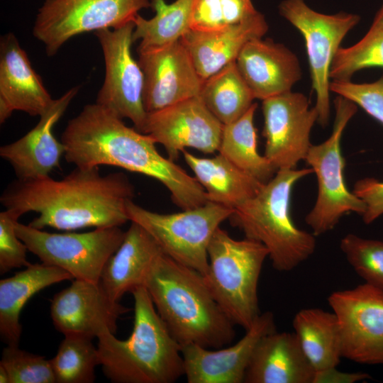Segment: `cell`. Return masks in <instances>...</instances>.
Returning <instances> with one entry per match:
<instances>
[{"mask_svg":"<svg viewBox=\"0 0 383 383\" xmlns=\"http://www.w3.org/2000/svg\"><path fill=\"white\" fill-rule=\"evenodd\" d=\"M66 160L77 167L111 165L152 177L170 192L182 210L208 201L204 188L174 161L162 156L152 137L127 126L115 113L95 103L69 121L62 136Z\"/></svg>","mask_w":383,"mask_h":383,"instance_id":"obj_1","label":"cell"},{"mask_svg":"<svg viewBox=\"0 0 383 383\" xmlns=\"http://www.w3.org/2000/svg\"><path fill=\"white\" fill-rule=\"evenodd\" d=\"M134 187L122 172L102 175L99 167H76L60 180L50 176L18 179L3 192L1 204L19 218L35 211L29 226L72 231L121 226L129 221L127 204Z\"/></svg>","mask_w":383,"mask_h":383,"instance_id":"obj_2","label":"cell"},{"mask_svg":"<svg viewBox=\"0 0 383 383\" xmlns=\"http://www.w3.org/2000/svg\"><path fill=\"white\" fill-rule=\"evenodd\" d=\"M143 287L180 345L220 348L234 339V323L199 272L162 252L150 268Z\"/></svg>","mask_w":383,"mask_h":383,"instance_id":"obj_3","label":"cell"},{"mask_svg":"<svg viewBox=\"0 0 383 383\" xmlns=\"http://www.w3.org/2000/svg\"><path fill=\"white\" fill-rule=\"evenodd\" d=\"M132 333L119 340L111 333L99 336V365L114 383H172L184 375L181 345L159 316L144 287L132 292Z\"/></svg>","mask_w":383,"mask_h":383,"instance_id":"obj_4","label":"cell"},{"mask_svg":"<svg viewBox=\"0 0 383 383\" xmlns=\"http://www.w3.org/2000/svg\"><path fill=\"white\" fill-rule=\"evenodd\" d=\"M312 173L311 168L277 170L253 197L236 207L228 218L246 238L267 248L272 267L279 272L295 269L316 249L315 235L297 228L290 213L294 186Z\"/></svg>","mask_w":383,"mask_h":383,"instance_id":"obj_5","label":"cell"},{"mask_svg":"<svg viewBox=\"0 0 383 383\" xmlns=\"http://www.w3.org/2000/svg\"><path fill=\"white\" fill-rule=\"evenodd\" d=\"M205 282L221 308L234 323L248 330L260 316L257 286L269 257L262 243L233 238L218 228L209 248Z\"/></svg>","mask_w":383,"mask_h":383,"instance_id":"obj_6","label":"cell"},{"mask_svg":"<svg viewBox=\"0 0 383 383\" xmlns=\"http://www.w3.org/2000/svg\"><path fill=\"white\" fill-rule=\"evenodd\" d=\"M335 119L331 135L323 143L311 145L305 161L316 174L318 184L316 200L305 217L306 223L315 235L335 228L346 213L362 215L364 201L350 192L345 182V160L341 151L343 133L357 112V106L341 96L334 100Z\"/></svg>","mask_w":383,"mask_h":383,"instance_id":"obj_7","label":"cell"},{"mask_svg":"<svg viewBox=\"0 0 383 383\" xmlns=\"http://www.w3.org/2000/svg\"><path fill=\"white\" fill-rule=\"evenodd\" d=\"M233 211L210 201L201 206L173 213L153 212L133 200L127 204L130 221L146 230L165 254L203 276L209 269L210 241L220 225Z\"/></svg>","mask_w":383,"mask_h":383,"instance_id":"obj_8","label":"cell"},{"mask_svg":"<svg viewBox=\"0 0 383 383\" xmlns=\"http://www.w3.org/2000/svg\"><path fill=\"white\" fill-rule=\"evenodd\" d=\"M279 12L304 39L311 87L316 94L317 123L326 127L331 116V64L343 38L360 18L347 12L322 13L309 7L304 0H283L279 5Z\"/></svg>","mask_w":383,"mask_h":383,"instance_id":"obj_9","label":"cell"},{"mask_svg":"<svg viewBox=\"0 0 383 383\" xmlns=\"http://www.w3.org/2000/svg\"><path fill=\"white\" fill-rule=\"evenodd\" d=\"M15 230L28 251L42 262L63 269L74 279L99 282L109 257L126 232L120 226L96 228L86 233H48L18 221Z\"/></svg>","mask_w":383,"mask_h":383,"instance_id":"obj_10","label":"cell"},{"mask_svg":"<svg viewBox=\"0 0 383 383\" xmlns=\"http://www.w3.org/2000/svg\"><path fill=\"white\" fill-rule=\"evenodd\" d=\"M150 0H45L39 8L33 34L48 56L81 33L119 28L133 22Z\"/></svg>","mask_w":383,"mask_h":383,"instance_id":"obj_11","label":"cell"},{"mask_svg":"<svg viewBox=\"0 0 383 383\" xmlns=\"http://www.w3.org/2000/svg\"><path fill=\"white\" fill-rule=\"evenodd\" d=\"M134 23L94 32L101 45L105 76L96 103L121 118H128L142 132L147 112L143 104L144 76L131 53Z\"/></svg>","mask_w":383,"mask_h":383,"instance_id":"obj_12","label":"cell"},{"mask_svg":"<svg viewBox=\"0 0 383 383\" xmlns=\"http://www.w3.org/2000/svg\"><path fill=\"white\" fill-rule=\"evenodd\" d=\"M338 318L343 357L363 365H383V292L362 284L328 298Z\"/></svg>","mask_w":383,"mask_h":383,"instance_id":"obj_13","label":"cell"},{"mask_svg":"<svg viewBox=\"0 0 383 383\" xmlns=\"http://www.w3.org/2000/svg\"><path fill=\"white\" fill-rule=\"evenodd\" d=\"M264 155L277 170L295 169L311 146L318 113L306 96L289 91L262 101Z\"/></svg>","mask_w":383,"mask_h":383,"instance_id":"obj_14","label":"cell"},{"mask_svg":"<svg viewBox=\"0 0 383 383\" xmlns=\"http://www.w3.org/2000/svg\"><path fill=\"white\" fill-rule=\"evenodd\" d=\"M223 124L199 96L147 113L143 133L165 148L168 158L178 159L187 148L211 154L218 150Z\"/></svg>","mask_w":383,"mask_h":383,"instance_id":"obj_15","label":"cell"},{"mask_svg":"<svg viewBox=\"0 0 383 383\" xmlns=\"http://www.w3.org/2000/svg\"><path fill=\"white\" fill-rule=\"evenodd\" d=\"M138 52L147 113L199 96L204 79L181 40Z\"/></svg>","mask_w":383,"mask_h":383,"instance_id":"obj_16","label":"cell"},{"mask_svg":"<svg viewBox=\"0 0 383 383\" xmlns=\"http://www.w3.org/2000/svg\"><path fill=\"white\" fill-rule=\"evenodd\" d=\"M130 310L112 300L99 282L77 279L55 294L50 305L51 318L58 331L91 339L115 334L118 320Z\"/></svg>","mask_w":383,"mask_h":383,"instance_id":"obj_17","label":"cell"},{"mask_svg":"<svg viewBox=\"0 0 383 383\" xmlns=\"http://www.w3.org/2000/svg\"><path fill=\"white\" fill-rule=\"evenodd\" d=\"M273 313H260L235 345L211 350L196 344L181 345L184 375L189 383H242L260 339L275 331Z\"/></svg>","mask_w":383,"mask_h":383,"instance_id":"obj_18","label":"cell"},{"mask_svg":"<svg viewBox=\"0 0 383 383\" xmlns=\"http://www.w3.org/2000/svg\"><path fill=\"white\" fill-rule=\"evenodd\" d=\"M80 87L67 90L54 99L40 115L39 122L20 139L0 148V156L11 165L18 179L50 176L60 167L65 148L52 133V128L78 94Z\"/></svg>","mask_w":383,"mask_h":383,"instance_id":"obj_19","label":"cell"},{"mask_svg":"<svg viewBox=\"0 0 383 383\" xmlns=\"http://www.w3.org/2000/svg\"><path fill=\"white\" fill-rule=\"evenodd\" d=\"M235 62L255 99L262 101L292 91L302 76L296 55L270 38L248 41Z\"/></svg>","mask_w":383,"mask_h":383,"instance_id":"obj_20","label":"cell"},{"mask_svg":"<svg viewBox=\"0 0 383 383\" xmlns=\"http://www.w3.org/2000/svg\"><path fill=\"white\" fill-rule=\"evenodd\" d=\"M267 30L265 16L258 12L242 22L220 29L189 30L180 40L189 51L199 74L204 80L235 61L248 41L262 38Z\"/></svg>","mask_w":383,"mask_h":383,"instance_id":"obj_21","label":"cell"},{"mask_svg":"<svg viewBox=\"0 0 383 383\" xmlns=\"http://www.w3.org/2000/svg\"><path fill=\"white\" fill-rule=\"evenodd\" d=\"M13 33L0 40V101L13 111L40 116L53 101Z\"/></svg>","mask_w":383,"mask_h":383,"instance_id":"obj_22","label":"cell"},{"mask_svg":"<svg viewBox=\"0 0 383 383\" xmlns=\"http://www.w3.org/2000/svg\"><path fill=\"white\" fill-rule=\"evenodd\" d=\"M315 370L294 333L262 337L248 366L245 383H313Z\"/></svg>","mask_w":383,"mask_h":383,"instance_id":"obj_23","label":"cell"},{"mask_svg":"<svg viewBox=\"0 0 383 383\" xmlns=\"http://www.w3.org/2000/svg\"><path fill=\"white\" fill-rule=\"evenodd\" d=\"M163 252L151 235L132 222L118 250L105 264L99 282L115 301L127 292L143 287L155 259Z\"/></svg>","mask_w":383,"mask_h":383,"instance_id":"obj_24","label":"cell"},{"mask_svg":"<svg viewBox=\"0 0 383 383\" xmlns=\"http://www.w3.org/2000/svg\"><path fill=\"white\" fill-rule=\"evenodd\" d=\"M74 277L62 268L30 264L24 270L0 281V335L7 345L18 346L22 326L20 314L35 294L52 284Z\"/></svg>","mask_w":383,"mask_h":383,"instance_id":"obj_25","label":"cell"},{"mask_svg":"<svg viewBox=\"0 0 383 383\" xmlns=\"http://www.w3.org/2000/svg\"><path fill=\"white\" fill-rule=\"evenodd\" d=\"M182 154L208 201L235 209L253 197L264 184L221 154L211 158L199 157L187 150Z\"/></svg>","mask_w":383,"mask_h":383,"instance_id":"obj_26","label":"cell"},{"mask_svg":"<svg viewBox=\"0 0 383 383\" xmlns=\"http://www.w3.org/2000/svg\"><path fill=\"white\" fill-rule=\"evenodd\" d=\"M294 333L315 372L337 367L343 357L339 321L334 311L318 308L298 311Z\"/></svg>","mask_w":383,"mask_h":383,"instance_id":"obj_27","label":"cell"},{"mask_svg":"<svg viewBox=\"0 0 383 383\" xmlns=\"http://www.w3.org/2000/svg\"><path fill=\"white\" fill-rule=\"evenodd\" d=\"M257 106V103H254L238 119L223 125L218 151L235 166L265 184L277 170L257 151L254 125Z\"/></svg>","mask_w":383,"mask_h":383,"instance_id":"obj_28","label":"cell"},{"mask_svg":"<svg viewBox=\"0 0 383 383\" xmlns=\"http://www.w3.org/2000/svg\"><path fill=\"white\" fill-rule=\"evenodd\" d=\"M199 96L223 125L241 117L255 99L235 61L204 79Z\"/></svg>","mask_w":383,"mask_h":383,"instance_id":"obj_29","label":"cell"},{"mask_svg":"<svg viewBox=\"0 0 383 383\" xmlns=\"http://www.w3.org/2000/svg\"><path fill=\"white\" fill-rule=\"evenodd\" d=\"M194 0H150L155 15L146 19L139 13L135 18L133 40H140L138 50L164 46L181 39L190 30Z\"/></svg>","mask_w":383,"mask_h":383,"instance_id":"obj_30","label":"cell"},{"mask_svg":"<svg viewBox=\"0 0 383 383\" xmlns=\"http://www.w3.org/2000/svg\"><path fill=\"white\" fill-rule=\"evenodd\" d=\"M383 67V4L376 13L367 33L354 45L340 47L330 70L332 80H350L357 72Z\"/></svg>","mask_w":383,"mask_h":383,"instance_id":"obj_31","label":"cell"},{"mask_svg":"<svg viewBox=\"0 0 383 383\" xmlns=\"http://www.w3.org/2000/svg\"><path fill=\"white\" fill-rule=\"evenodd\" d=\"M87 336L67 334L50 360L56 383H92L99 353Z\"/></svg>","mask_w":383,"mask_h":383,"instance_id":"obj_32","label":"cell"},{"mask_svg":"<svg viewBox=\"0 0 383 383\" xmlns=\"http://www.w3.org/2000/svg\"><path fill=\"white\" fill-rule=\"evenodd\" d=\"M258 12L252 0H194L190 30L220 29L242 22Z\"/></svg>","mask_w":383,"mask_h":383,"instance_id":"obj_33","label":"cell"},{"mask_svg":"<svg viewBox=\"0 0 383 383\" xmlns=\"http://www.w3.org/2000/svg\"><path fill=\"white\" fill-rule=\"evenodd\" d=\"M340 248L365 283L383 292V241L349 233L341 239Z\"/></svg>","mask_w":383,"mask_h":383,"instance_id":"obj_34","label":"cell"},{"mask_svg":"<svg viewBox=\"0 0 383 383\" xmlns=\"http://www.w3.org/2000/svg\"><path fill=\"white\" fill-rule=\"evenodd\" d=\"M7 371L9 383H56L50 360L8 345L0 362Z\"/></svg>","mask_w":383,"mask_h":383,"instance_id":"obj_35","label":"cell"},{"mask_svg":"<svg viewBox=\"0 0 383 383\" xmlns=\"http://www.w3.org/2000/svg\"><path fill=\"white\" fill-rule=\"evenodd\" d=\"M330 91L357 106L383 125V77L370 83L332 80Z\"/></svg>","mask_w":383,"mask_h":383,"instance_id":"obj_36","label":"cell"},{"mask_svg":"<svg viewBox=\"0 0 383 383\" xmlns=\"http://www.w3.org/2000/svg\"><path fill=\"white\" fill-rule=\"evenodd\" d=\"M19 217L5 209L0 213V273L5 274L14 268L28 267L26 244L16 233V223Z\"/></svg>","mask_w":383,"mask_h":383,"instance_id":"obj_37","label":"cell"},{"mask_svg":"<svg viewBox=\"0 0 383 383\" xmlns=\"http://www.w3.org/2000/svg\"><path fill=\"white\" fill-rule=\"evenodd\" d=\"M353 192L366 206L362 215V221L370 224L383 214V181L365 177L355 182Z\"/></svg>","mask_w":383,"mask_h":383,"instance_id":"obj_38","label":"cell"},{"mask_svg":"<svg viewBox=\"0 0 383 383\" xmlns=\"http://www.w3.org/2000/svg\"><path fill=\"white\" fill-rule=\"evenodd\" d=\"M372 379L366 372H345L335 367L315 372L313 383H355Z\"/></svg>","mask_w":383,"mask_h":383,"instance_id":"obj_39","label":"cell"},{"mask_svg":"<svg viewBox=\"0 0 383 383\" xmlns=\"http://www.w3.org/2000/svg\"><path fill=\"white\" fill-rule=\"evenodd\" d=\"M0 383H9L8 372L1 365H0Z\"/></svg>","mask_w":383,"mask_h":383,"instance_id":"obj_40","label":"cell"}]
</instances>
